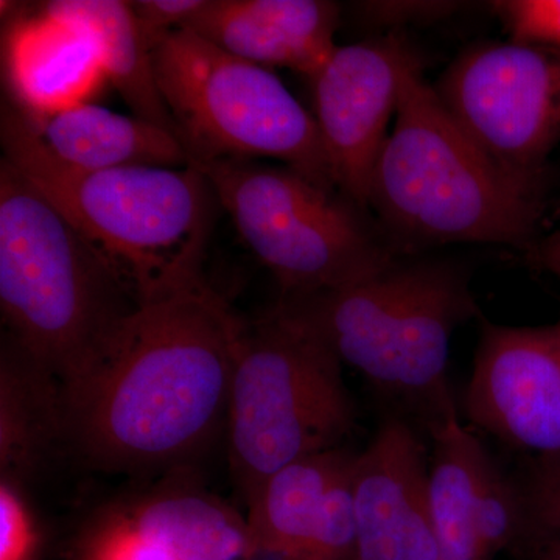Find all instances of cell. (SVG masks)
I'll use <instances>...</instances> for the list:
<instances>
[{
	"instance_id": "1",
	"label": "cell",
	"mask_w": 560,
	"mask_h": 560,
	"mask_svg": "<svg viewBox=\"0 0 560 560\" xmlns=\"http://www.w3.org/2000/svg\"><path fill=\"white\" fill-rule=\"evenodd\" d=\"M243 326L205 279L140 301L101 360L61 388L68 447L117 474L189 463L226 430Z\"/></svg>"
},
{
	"instance_id": "2",
	"label": "cell",
	"mask_w": 560,
	"mask_h": 560,
	"mask_svg": "<svg viewBox=\"0 0 560 560\" xmlns=\"http://www.w3.org/2000/svg\"><path fill=\"white\" fill-rule=\"evenodd\" d=\"M544 195L545 184L504 172L463 131L416 55L368 201L397 254L448 243L529 249Z\"/></svg>"
},
{
	"instance_id": "3",
	"label": "cell",
	"mask_w": 560,
	"mask_h": 560,
	"mask_svg": "<svg viewBox=\"0 0 560 560\" xmlns=\"http://www.w3.org/2000/svg\"><path fill=\"white\" fill-rule=\"evenodd\" d=\"M3 161L33 184L127 279L139 301L201 279L217 200L197 168L70 167L2 106Z\"/></svg>"
},
{
	"instance_id": "4",
	"label": "cell",
	"mask_w": 560,
	"mask_h": 560,
	"mask_svg": "<svg viewBox=\"0 0 560 560\" xmlns=\"http://www.w3.org/2000/svg\"><path fill=\"white\" fill-rule=\"evenodd\" d=\"M139 302L101 250L0 161V308L11 340L65 388L101 360Z\"/></svg>"
},
{
	"instance_id": "5",
	"label": "cell",
	"mask_w": 560,
	"mask_h": 560,
	"mask_svg": "<svg viewBox=\"0 0 560 560\" xmlns=\"http://www.w3.org/2000/svg\"><path fill=\"white\" fill-rule=\"evenodd\" d=\"M279 304L342 364L418 412L430 429L456 412L447 370L453 334L480 316L469 272L444 260L396 259L366 278Z\"/></svg>"
},
{
	"instance_id": "6",
	"label": "cell",
	"mask_w": 560,
	"mask_h": 560,
	"mask_svg": "<svg viewBox=\"0 0 560 560\" xmlns=\"http://www.w3.org/2000/svg\"><path fill=\"white\" fill-rule=\"evenodd\" d=\"M341 360L282 304L243 326L228 408V459L246 504L294 460L342 447L357 407Z\"/></svg>"
},
{
	"instance_id": "7",
	"label": "cell",
	"mask_w": 560,
	"mask_h": 560,
	"mask_svg": "<svg viewBox=\"0 0 560 560\" xmlns=\"http://www.w3.org/2000/svg\"><path fill=\"white\" fill-rule=\"evenodd\" d=\"M151 57L190 162L268 158L337 190L315 117L271 69L234 57L184 28L158 40Z\"/></svg>"
},
{
	"instance_id": "8",
	"label": "cell",
	"mask_w": 560,
	"mask_h": 560,
	"mask_svg": "<svg viewBox=\"0 0 560 560\" xmlns=\"http://www.w3.org/2000/svg\"><path fill=\"white\" fill-rule=\"evenodd\" d=\"M282 296L348 285L399 259L364 209L289 167L248 160L191 161Z\"/></svg>"
},
{
	"instance_id": "9",
	"label": "cell",
	"mask_w": 560,
	"mask_h": 560,
	"mask_svg": "<svg viewBox=\"0 0 560 560\" xmlns=\"http://www.w3.org/2000/svg\"><path fill=\"white\" fill-rule=\"evenodd\" d=\"M433 88L499 167L545 184V164L560 142V50L511 39L475 44Z\"/></svg>"
},
{
	"instance_id": "10",
	"label": "cell",
	"mask_w": 560,
	"mask_h": 560,
	"mask_svg": "<svg viewBox=\"0 0 560 560\" xmlns=\"http://www.w3.org/2000/svg\"><path fill=\"white\" fill-rule=\"evenodd\" d=\"M416 51L400 33L338 46L312 79L316 127L335 189L368 209L371 179Z\"/></svg>"
},
{
	"instance_id": "11",
	"label": "cell",
	"mask_w": 560,
	"mask_h": 560,
	"mask_svg": "<svg viewBox=\"0 0 560 560\" xmlns=\"http://www.w3.org/2000/svg\"><path fill=\"white\" fill-rule=\"evenodd\" d=\"M481 319L464 412L475 429L536 458L560 455V330Z\"/></svg>"
},
{
	"instance_id": "12",
	"label": "cell",
	"mask_w": 560,
	"mask_h": 560,
	"mask_svg": "<svg viewBox=\"0 0 560 560\" xmlns=\"http://www.w3.org/2000/svg\"><path fill=\"white\" fill-rule=\"evenodd\" d=\"M357 455L334 448L272 474L246 504L253 555L275 560H352Z\"/></svg>"
},
{
	"instance_id": "13",
	"label": "cell",
	"mask_w": 560,
	"mask_h": 560,
	"mask_svg": "<svg viewBox=\"0 0 560 560\" xmlns=\"http://www.w3.org/2000/svg\"><path fill=\"white\" fill-rule=\"evenodd\" d=\"M429 480L418 433L404 419H386L357 455L352 560H438Z\"/></svg>"
},
{
	"instance_id": "14",
	"label": "cell",
	"mask_w": 560,
	"mask_h": 560,
	"mask_svg": "<svg viewBox=\"0 0 560 560\" xmlns=\"http://www.w3.org/2000/svg\"><path fill=\"white\" fill-rule=\"evenodd\" d=\"M340 7L327 0H209L184 27L242 60L315 79L337 49Z\"/></svg>"
},
{
	"instance_id": "15",
	"label": "cell",
	"mask_w": 560,
	"mask_h": 560,
	"mask_svg": "<svg viewBox=\"0 0 560 560\" xmlns=\"http://www.w3.org/2000/svg\"><path fill=\"white\" fill-rule=\"evenodd\" d=\"M2 68L9 103L28 117L90 103L106 81L101 55L88 32L44 5L9 21Z\"/></svg>"
},
{
	"instance_id": "16",
	"label": "cell",
	"mask_w": 560,
	"mask_h": 560,
	"mask_svg": "<svg viewBox=\"0 0 560 560\" xmlns=\"http://www.w3.org/2000/svg\"><path fill=\"white\" fill-rule=\"evenodd\" d=\"M21 116L55 160L80 171L190 165L189 151L176 132L135 114L125 116L90 102L47 116Z\"/></svg>"
},
{
	"instance_id": "17",
	"label": "cell",
	"mask_w": 560,
	"mask_h": 560,
	"mask_svg": "<svg viewBox=\"0 0 560 560\" xmlns=\"http://www.w3.org/2000/svg\"><path fill=\"white\" fill-rule=\"evenodd\" d=\"M66 444L60 382L11 340L0 357V471L25 485Z\"/></svg>"
},
{
	"instance_id": "18",
	"label": "cell",
	"mask_w": 560,
	"mask_h": 560,
	"mask_svg": "<svg viewBox=\"0 0 560 560\" xmlns=\"http://www.w3.org/2000/svg\"><path fill=\"white\" fill-rule=\"evenodd\" d=\"M125 511L168 560L254 558L246 517L208 493L161 490Z\"/></svg>"
},
{
	"instance_id": "19",
	"label": "cell",
	"mask_w": 560,
	"mask_h": 560,
	"mask_svg": "<svg viewBox=\"0 0 560 560\" xmlns=\"http://www.w3.org/2000/svg\"><path fill=\"white\" fill-rule=\"evenodd\" d=\"M429 431L433 440L429 492L438 560H486L478 478L488 451L456 412Z\"/></svg>"
},
{
	"instance_id": "20",
	"label": "cell",
	"mask_w": 560,
	"mask_h": 560,
	"mask_svg": "<svg viewBox=\"0 0 560 560\" xmlns=\"http://www.w3.org/2000/svg\"><path fill=\"white\" fill-rule=\"evenodd\" d=\"M44 7L88 32L101 55L106 81L119 91L135 116L176 132L154 75L151 47L140 32L131 2L54 0Z\"/></svg>"
},
{
	"instance_id": "21",
	"label": "cell",
	"mask_w": 560,
	"mask_h": 560,
	"mask_svg": "<svg viewBox=\"0 0 560 560\" xmlns=\"http://www.w3.org/2000/svg\"><path fill=\"white\" fill-rule=\"evenodd\" d=\"M525 547L523 555L539 541L560 536V455L536 458L521 485Z\"/></svg>"
},
{
	"instance_id": "22",
	"label": "cell",
	"mask_w": 560,
	"mask_h": 560,
	"mask_svg": "<svg viewBox=\"0 0 560 560\" xmlns=\"http://www.w3.org/2000/svg\"><path fill=\"white\" fill-rule=\"evenodd\" d=\"M75 560H168L125 510L106 512L81 534Z\"/></svg>"
},
{
	"instance_id": "23",
	"label": "cell",
	"mask_w": 560,
	"mask_h": 560,
	"mask_svg": "<svg viewBox=\"0 0 560 560\" xmlns=\"http://www.w3.org/2000/svg\"><path fill=\"white\" fill-rule=\"evenodd\" d=\"M493 10L511 40L560 50V0H501Z\"/></svg>"
},
{
	"instance_id": "24",
	"label": "cell",
	"mask_w": 560,
	"mask_h": 560,
	"mask_svg": "<svg viewBox=\"0 0 560 560\" xmlns=\"http://www.w3.org/2000/svg\"><path fill=\"white\" fill-rule=\"evenodd\" d=\"M40 537L32 508L16 482L0 480V560H38Z\"/></svg>"
},
{
	"instance_id": "25",
	"label": "cell",
	"mask_w": 560,
	"mask_h": 560,
	"mask_svg": "<svg viewBox=\"0 0 560 560\" xmlns=\"http://www.w3.org/2000/svg\"><path fill=\"white\" fill-rule=\"evenodd\" d=\"M209 0H138L131 2L136 20L151 50L158 40L168 33L180 31L206 5Z\"/></svg>"
},
{
	"instance_id": "26",
	"label": "cell",
	"mask_w": 560,
	"mask_h": 560,
	"mask_svg": "<svg viewBox=\"0 0 560 560\" xmlns=\"http://www.w3.org/2000/svg\"><path fill=\"white\" fill-rule=\"evenodd\" d=\"M361 18L378 27L423 24L452 16L460 9L458 2H359Z\"/></svg>"
},
{
	"instance_id": "27",
	"label": "cell",
	"mask_w": 560,
	"mask_h": 560,
	"mask_svg": "<svg viewBox=\"0 0 560 560\" xmlns=\"http://www.w3.org/2000/svg\"><path fill=\"white\" fill-rule=\"evenodd\" d=\"M529 260L534 267L560 279V228L537 245L530 246Z\"/></svg>"
},
{
	"instance_id": "28",
	"label": "cell",
	"mask_w": 560,
	"mask_h": 560,
	"mask_svg": "<svg viewBox=\"0 0 560 560\" xmlns=\"http://www.w3.org/2000/svg\"><path fill=\"white\" fill-rule=\"evenodd\" d=\"M523 560H560V536L533 545L522 556Z\"/></svg>"
},
{
	"instance_id": "29",
	"label": "cell",
	"mask_w": 560,
	"mask_h": 560,
	"mask_svg": "<svg viewBox=\"0 0 560 560\" xmlns=\"http://www.w3.org/2000/svg\"><path fill=\"white\" fill-rule=\"evenodd\" d=\"M558 327H559V330H560V320H559Z\"/></svg>"
}]
</instances>
